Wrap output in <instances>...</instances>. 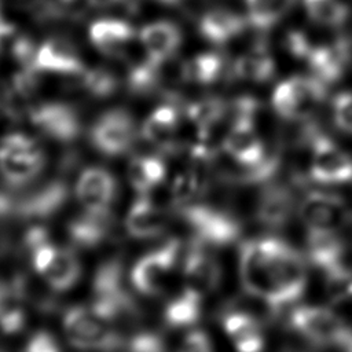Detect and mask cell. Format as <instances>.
I'll use <instances>...</instances> for the list:
<instances>
[{"label": "cell", "mask_w": 352, "mask_h": 352, "mask_svg": "<svg viewBox=\"0 0 352 352\" xmlns=\"http://www.w3.org/2000/svg\"><path fill=\"white\" fill-rule=\"evenodd\" d=\"M238 268L243 290L274 309L296 302L307 287L305 258L276 236L245 241Z\"/></svg>", "instance_id": "1"}, {"label": "cell", "mask_w": 352, "mask_h": 352, "mask_svg": "<svg viewBox=\"0 0 352 352\" xmlns=\"http://www.w3.org/2000/svg\"><path fill=\"white\" fill-rule=\"evenodd\" d=\"M62 327L67 341L78 349L113 352L124 346L122 337L113 323L89 307L76 305L66 309Z\"/></svg>", "instance_id": "2"}, {"label": "cell", "mask_w": 352, "mask_h": 352, "mask_svg": "<svg viewBox=\"0 0 352 352\" xmlns=\"http://www.w3.org/2000/svg\"><path fill=\"white\" fill-rule=\"evenodd\" d=\"M91 308L111 323L138 315V305L124 283L122 264L118 260L104 261L95 271Z\"/></svg>", "instance_id": "3"}, {"label": "cell", "mask_w": 352, "mask_h": 352, "mask_svg": "<svg viewBox=\"0 0 352 352\" xmlns=\"http://www.w3.org/2000/svg\"><path fill=\"white\" fill-rule=\"evenodd\" d=\"M44 165L45 154L32 136L11 132L0 139V175L11 187L32 183Z\"/></svg>", "instance_id": "4"}, {"label": "cell", "mask_w": 352, "mask_h": 352, "mask_svg": "<svg viewBox=\"0 0 352 352\" xmlns=\"http://www.w3.org/2000/svg\"><path fill=\"white\" fill-rule=\"evenodd\" d=\"M290 327L316 346L344 349L352 336V326L336 311L319 305H301L289 315Z\"/></svg>", "instance_id": "5"}, {"label": "cell", "mask_w": 352, "mask_h": 352, "mask_svg": "<svg viewBox=\"0 0 352 352\" xmlns=\"http://www.w3.org/2000/svg\"><path fill=\"white\" fill-rule=\"evenodd\" d=\"M179 213L192 232V239L205 246L231 245L241 236V223L220 208L191 202L179 208Z\"/></svg>", "instance_id": "6"}, {"label": "cell", "mask_w": 352, "mask_h": 352, "mask_svg": "<svg viewBox=\"0 0 352 352\" xmlns=\"http://www.w3.org/2000/svg\"><path fill=\"white\" fill-rule=\"evenodd\" d=\"M180 253V242L176 238H170L143 254L131 270V285L144 296L161 294L173 275Z\"/></svg>", "instance_id": "7"}, {"label": "cell", "mask_w": 352, "mask_h": 352, "mask_svg": "<svg viewBox=\"0 0 352 352\" xmlns=\"http://www.w3.org/2000/svg\"><path fill=\"white\" fill-rule=\"evenodd\" d=\"M324 82L315 76H294L275 87L271 103L282 118L298 121L308 118L324 99Z\"/></svg>", "instance_id": "8"}, {"label": "cell", "mask_w": 352, "mask_h": 352, "mask_svg": "<svg viewBox=\"0 0 352 352\" xmlns=\"http://www.w3.org/2000/svg\"><path fill=\"white\" fill-rule=\"evenodd\" d=\"M33 271L54 292L72 289L81 275L77 254L63 246L52 243L51 239L36 246L29 253Z\"/></svg>", "instance_id": "9"}, {"label": "cell", "mask_w": 352, "mask_h": 352, "mask_svg": "<svg viewBox=\"0 0 352 352\" xmlns=\"http://www.w3.org/2000/svg\"><path fill=\"white\" fill-rule=\"evenodd\" d=\"M136 136L135 121L124 109L104 111L89 129L91 144L107 157H120L128 153L135 144Z\"/></svg>", "instance_id": "10"}, {"label": "cell", "mask_w": 352, "mask_h": 352, "mask_svg": "<svg viewBox=\"0 0 352 352\" xmlns=\"http://www.w3.org/2000/svg\"><path fill=\"white\" fill-rule=\"evenodd\" d=\"M28 118L44 136L60 143L76 140L82 129L77 110L65 102L33 103L29 109Z\"/></svg>", "instance_id": "11"}, {"label": "cell", "mask_w": 352, "mask_h": 352, "mask_svg": "<svg viewBox=\"0 0 352 352\" xmlns=\"http://www.w3.org/2000/svg\"><path fill=\"white\" fill-rule=\"evenodd\" d=\"M298 216L307 231H336L349 219L345 201L333 192L312 190L300 201Z\"/></svg>", "instance_id": "12"}, {"label": "cell", "mask_w": 352, "mask_h": 352, "mask_svg": "<svg viewBox=\"0 0 352 352\" xmlns=\"http://www.w3.org/2000/svg\"><path fill=\"white\" fill-rule=\"evenodd\" d=\"M309 176L322 184H340L352 180V157L322 135L312 136Z\"/></svg>", "instance_id": "13"}, {"label": "cell", "mask_w": 352, "mask_h": 352, "mask_svg": "<svg viewBox=\"0 0 352 352\" xmlns=\"http://www.w3.org/2000/svg\"><path fill=\"white\" fill-rule=\"evenodd\" d=\"M117 194V180L111 172L102 166L85 168L76 183V197L84 210L104 213Z\"/></svg>", "instance_id": "14"}, {"label": "cell", "mask_w": 352, "mask_h": 352, "mask_svg": "<svg viewBox=\"0 0 352 352\" xmlns=\"http://www.w3.org/2000/svg\"><path fill=\"white\" fill-rule=\"evenodd\" d=\"M182 272L186 286L202 296L214 290L221 280V267L208 246L191 241L182 257Z\"/></svg>", "instance_id": "15"}, {"label": "cell", "mask_w": 352, "mask_h": 352, "mask_svg": "<svg viewBox=\"0 0 352 352\" xmlns=\"http://www.w3.org/2000/svg\"><path fill=\"white\" fill-rule=\"evenodd\" d=\"M67 184L54 179L21 198H15L14 217L30 221H40L54 216L67 199Z\"/></svg>", "instance_id": "16"}, {"label": "cell", "mask_w": 352, "mask_h": 352, "mask_svg": "<svg viewBox=\"0 0 352 352\" xmlns=\"http://www.w3.org/2000/svg\"><path fill=\"white\" fill-rule=\"evenodd\" d=\"M34 67L40 73L80 76L85 66L77 47L65 37L45 40L36 51Z\"/></svg>", "instance_id": "17"}, {"label": "cell", "mask_w": 352, "mask_h": 352, "mask_svg": "<svg viewBox=\"0 0 352 352\" xmlns=\"http://www.w3.org/2000/svg\"><path fill=\"white\" fill-rule=\"evenodd\" d=\"M139 40L147 59L162 66L176 55L182 45L183 34L175 22L165 19L144 25L139 32Z\"/></svg>", "instance_id": "18"}, {"label": "cell", "mask_w": 352, "mask_h": 352, "mask_svg": "<svg viewBox=\"0 0 352 352\" xmlns=\"http://www.w3.org/2000/svg\"><path fill=\"white\" fill-rule=\"evenodd\" d=\"M168 223L169 217L165 210L147 195L135 199L125 216V230L136 239H151L162 235Z\"/></svg>", "instance_id": "19"}, {"label": "cell", "mask_w": 352, "mask_h": 352, "mask_svg": "<svg viewBox=\"0 0 352 352\" xmlns=\"http://www.w3.org/2000/svg\"><path fill=\"white\" fill-rule=\"evenodd\" d=\"M92 45L109 58H121L135 37L131 23L117 18L94 21L88 29Z\"/></svg>", "instance_id": "20"}, {"label": "cell", "mask_w": 352, "mask_h": 352, "mask_svg": "<svg viewBox=\"0 0 352 352\" xmlns=\"http://www.w3.org/2000/svg\"><path fill=\"white\" fill-rule=\"evenodd\" d=\"M221 326L236 352H263L265 345L263 327L249 312L231 309L221 316Z\"/></svg>", "instance_id": "21"}, {"label": "cell", "mask_w": 352, "mask_h": 352, "mask_svg": "<svg viewBox=\"0 0 352 352\" xmlns=\"http://www.w3.org/2000/svg\"><path fill=\"white\" fill-rule=\"evenodd\" d=\"M180 125L179 109L175 103H164L155 107L144 120L140 133L146 142L160 150H173Z\"/></svg>", "instance_id": "22"}, {"label": "cell", "mask_w": 352, "mask_h": 352, "mask_svg": "<svg viewBox=\"0 0 352 352\" xmlns=\"http://www.w3.org/2000/svg\"><path fill=\"white\" fill-rule=\"evenodd\" d=\"M305 250L307 258L324 274L345 265L346 248L336 231H308Z\"/></svg>", "instance_id": "23"}, {"label": "cell", "mask_w": 352, "mask_h": 352, "mask_svg": "<svg viewBox=\"0 0 352 352\" xmlns=\"http://www.w3.org/2000/svg\"><path fill=\"white\" fill-rule=\"evenodd\" d=\"M351 59V47L346 40L312 47L307 62L315 77L320 81L333 82L338 80Z\"/></svg>", "instance_id": "24"}, {"label": "cell", "mask_w": 352, "mask_h": 352, "mask_svg": "<svg viewBox=\"0 0 352 352\" xmlns=\"http://www.w3.org/2000/svg\"><path fill=\"white\" fill-rule=\"evenodd\" d=\"M294 209L290 190L282 184H268L260 194L256 217L267 228H280L287 224Z\"/></svg>", "instance_id": "25"}, {"label": "cell", "mask_w": 352, "mask_h": 352, "mask_svg": "<svg viewBox=\"0 0 352 352\" xmlns=\"http://www.w3.org/2000/svg\"><path fill=\"white\" fill-rule=\"evenodd\" d=\"M111 231L110 212L95 213L84 210L67 224L70 242L80 249H94L103 243Z\"/></svg>", "instance_id": "26"}, {"label": "cell", "mask_w": 352, "mask_h": 352, "mask_svg": "<svg viewBox=\"0 0 352 352\" xmlns=\"http://www.w3.org/2000/svg\"><path fill=\"white\" fill-rule=\"evenodd\" d=\"M243 16L221 7L205 11L198 21V29L201 36L209 43L217 45L226 44L235 38L243 32Z\"/></svg>", "instance_id": "27"}, {"label": "cell", "mask_w": 352, "mask_h": 352, "mask_svg": "<svg viewBox=\"0 0 352 352\" xmlns=\"http://www.w3.org/2000/svg\"><path fill=\"white\" fill-rule=\"evenodd\" d=\"M202 315V294L191 287H184L164 309V322L169 329H186L197 324Z\"/></svg>", "instance_id": "28"}, {"label": "cell", "mask_w": 352, "mask_h": 352, "mask_svg": "<svg viewBox=\"0 0 352 352\" xmlns=\"http://www.w3.org/2000/svg\"><path fill=\"white\" fill-rule=\"evenodd\" d=\"M126 176L135 191L147 195L165 180L166 165L162 158L153 154L136 155L128 164Z\"/></svg>", "instance_id": "29"}, {"label": "cell", "mask_w": 352, "mask_h": 352, "mask_svg": "<svg viewBox=\"0 0 352 352\" xmlns=\"http://www.w3.org/2000/svg\"><path fill=\"white\" fill-rule=\"evenodd\" d=\"M232 72L238 78L264 82L274 76L275 63L265 45L257 44L235 59Z\"/></svg>", "instance_id": "30"}, {"label": "cell", "mask_w": 352, "mask_h": 352, "mask_svg": "<svg viewBox=\"0 0 352 352\" xmlns=\"http://www.w3.org/2000/svg\"><path fill=\"white\" fill-rule=\"evenodd\" d=\"M226 113L227 103H224L221 99L216 96L202 98L187 104L186 116L198 131L201 139L198 143L206 144L205 140L209 136L210 129L216 124H219L223 120V117H226Z\"/></svg>", "instance_id": "31"}, {"label": "cell", "mask_w": 352, "mask_h": 352, "mask_svg": "<svg viewBox=\"0 0 352 352\" xmlns=\"http://www.w3.org/2000/svg\"><path fill=\"white\" fill-rule=\"evenodd\" d=\"M224 67V59L217 52H202L182 65L180 76L187 82L210 85L216 82Z\"/></svg>", "instance_id": "32"}, {"label": "cell", "mask_w": 352, "mask_h": 352, "mask_svg": "<svg viewBox=\"0 0 352 352\" xmlns=\"http://www.w3.org/2000/svg\"><path fill=\"white\" fill-rule=\"evenodd\" d=\"M248 21L258 30H268L276 25L293 7L296 0H245Z\"/></svg>", "instance_id": "33"}, {"label": "cell", "mask_w": 352, "mask_h": 352, "mask_svg": "<svg viewBox=\"0 0 352 352\" xmlns=\"http://www.w3.org/2000/svg\"><path fill=\"white\" fill-rule=\"evenodd\" d=\"M309 18L323 26H341L349 15V8L342 0H302Z\"/></svg>", "instance_id": "34"}, {"label": "cell", "mask_w": 352, "mask_h": 352, "mask_svg": "<svg viewBox=\"0 0 352 352\" xmlns=\"http://www.w3.org/2000/svg\"><path fill=\"white\" fill-rule=\"evenodd\" d=\"M82 88L92 96L103 99L111 96L118 88L117 77L104 67L85 69L82 74H80Z\"/></svg>", "instance_id": "35"}, {"label": "cell", "mask_w": 352, "mask_h": 352, "mask_svg": "<svg viewBox=\"0 0 352 352\" xmlns=\"http://www.w3.org/2000/svg\"><path fill=\"white\" fill-rule=\"evenodd\" d=\"M161 65L146 58L144 62L131 67L128 73V88L138 95H146L154 91L160 82Z\"/></svg>", "instance_id": "36"}, {"label": "cell", "mask_w": 352, "mask_h": 352, "mask_svg": "<svg viewBox=\"0 0 352 352\" xmlns=\"http://www.w3.org/2000/svg\"><path fill=\"white\" fill-rule=\"evenodd\" d=\"M205 188V183L201 176L195 172H184L175 177L170 186L172 204L177 208L186 206L192 202V199L199 195Z\"/></svg>", "instance_id": "37"}, {"label": "cell", "mask_w": 352, "mask_h": 352, "mask_svg": "<svg viewBox=\"0 0 352 352\" xmlns=\"http://www.w3.org/2000/svg\"><path fill=\"white\" fill-rule=\"evenodd\" d=\"M125 352H168L164 338L154 331H139L124 344Z\"/></svg>", "instance_id": "38"}, {"label": "cell", "mask_w": 352, "mask_h": 352, "mask_svg": "<svg viewBox=\"0 0 352 352\" xmlns=\"http://www.w3.org/2000/svg\"><path fill=\"white\" fill-rule=\"evenodd\" d=\"M333 116L337 126L352 133V92H341L333 99Z\"/></svg>", "instance_id": "39"}, {"label": "cell", "mask_w": 352, "mask_h": 352, "mask_svg": "<svg viewBox=\"0 0 352 352\" xmlns=\"http://www.w3.org/2000/svg\"><path fill=\"white\" fill-rule=\"evenodd\" d=\"M22 352H62V348L50 331L37 330L26 340Z\"/></svg>", "instance_id": "40"}, {"label": "cell", "mask_w": 352, "mask_h": 352, "mask_svg": "<svg viewBox=\"0 0 352 352\" xmlns=\"http://www.w3.org/2000/svg\"><path fill=\"white\" fill-rule=\"evenodd\" d=\"M176 352H213V346L204 330L194 329L184 336Z\"/></svg>", "instance_id": "41"}, {"label": "cell", "mask_w": 352, "mask_h": 352, "mask_svg": "<svg viewBox=\"0 0 352 352\" xmlns=\"http://www.w3.org/2000/svg\"><path fill=\"white\" fill-rule=\"evenodd\" d=\"M285 44H286V50L297 56V58H305L309 55L312 45L308 43L307 37L297 30H292L287 33L286 38H285Z\"/></svg>", "instance_id": "42"}, {"label": "cell", "mask_w": 352, "mask_h": 352, "mask_svg": "<svg viewBox=\"0 0 352 352\" xmlns=\"http://www.w3.org/2000/svg\"><path fill=\"white\" fill-rule=\"evenodd\" d=\"M121 0H87V3L95 8H104L120 3Z\"/></svg>", "instance_id": "43"}, {"label": "cell", "mask_w": 352, "mask_h": 352, "mask_svg": "<svg viewBox=\"0 0 352 352\" xmlns=\"http://www.w3.org/2000/svg\"><path fill=\"white\" fill-rule=\"evenodd\" d=\"M157 1L161 3V4H165V6H177L183 0H157Z\"/></svg>", "instance_id": "44"}, {"label": "cell", "mask_w": 352, "mask_h": 352, "mask_svg": "<svg viewBox=\"0 0 352 352\" xmlns=\"http://www.w3.org/2000/svg\"><path fill=\"white\" fill-rule=\"evenodd\" d=\"M3 298H4V283H0V308L3 304Z\"/></svg>", "instance_id": "45"}, {"label": "cell", "mask_w": 352, "mask_h": 352, "mask_svg": "<svg viewBox=\"0 0 352 352\" xmlns=\"http://www.w3.org/2000/svg\"><path fill=\"white\" fill-rule=\"evenodd\" d=\"M0 10H1V3H0ZM0 19H1V15H0Z\"/></svg>", "instance_id": "46"}]
</instances>
